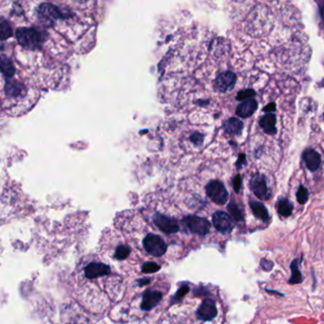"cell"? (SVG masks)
I'll return each instance as SVG.
<instances>
[{
	"label": "cell",
	"instance_id": "6da1fadb",
	"mask_svg": "<svg viewBox=\"0 0 324 324\" xmlns=\"http://www.w3.org/2000/svg\"><path fill=\"white\" fill-rule=\"evenodd\" d=\"M206 195L218 205H225L228 200V192L225 185L219 181H211L205 186Z\"/></svg>",
	"mask_w": 324,
	"mask_h": 324
},
{
	"label": "cell",
	"instance_id": "7a4b0ae2",
	"mask_svg": "<svg viewBox=\"0 0 324 324\" xmlns=\"http://www.w3.org/2000/svg\"><path fill=\"white\" fill-rule=\"evenodd\" d=\"M143 244L146 251L155 257L162 256L166 252V248H167L166 243L163 242V240L154 234L147 235V237L144 240Z\"/></svg>",
	"mask_w": 324,
	"mask_h": 324
},
{
	"label": "cell",
	"instance_id": "3957f363",
	"mask_svg": "<svg viewBox=\"0 0 324 324\" xmlns=\"http://www.w3.org/2000/svg\"><path fill=\"white\" fill-rule=\"evenodd\" d=\"M153 223L161 231L166 234H173L179 230V224L175 219L162 215L161 213L154 214Z\"/></svg>",
	"mask_w": 324,
	"mask_h": 324
},
{
	"label": "cell",
	"instance_id": "277c9868",
	"mask_svg": "<svg viewBox=\"0 0 324 324\" xmlns=\"http://www.w3.org/2000/svg\"><path fill=\"white\" fill-rule=\"evenodd\" d=\"M185 226L188 227V229L199 235H205L210 230V224L209 222L201 217L187 216L184 219Z\"/></svg>",
	"mask_w": 324,
	"mask_h": 324
},
{
	"label": "cell",
	"instance_id": "5b68a950",
	"mask_svg": "<svg viewBox=\"0 0 324 324\" xmlns=\"http://www.w3.org/2000/svg\"><path fill=\"white\" fill-rule=\"evenodd\" d=\"M237 81L236 76L231 72L222 73L217 76L215 80V88L221 92H227L231 90Z\"/></svg>",
	"mask_w": 324,
	"mask_h": 324
},
{
	"label": "cell",
	"instance_id": "8992f818",
	"mask_svg": "<svg viewBox=\"0 0 324 324\" xmlns=\"http://www.w3.org/2000/svg\"><path fill=\"white\" fill-rule=\"evenodd\" d=\"M250 186L254 194L256 195L259 199L266 200L269 197V192L267 188V184L265 178L262 175H254L251 179Z\"/></svg>",
	"mask_w": 324,
	"mask_h": 324
},
{
	"label": "cell",
	"instance_id": "52a82bcc",
	"mask_svg": "<svg viewBox=\"0 0 324 324\" xmlns=\"http://www.w3.org/2000/svg\"><path fill=\"white\" fill-rule=\"evenodd\" d=\"M217 307L216 303L213 300L206 299L202 304L200 305L198 311H197V316L200 320L208 322L213 320L217 316Z\"/></svg>",
	"mask_w": 324,
	"mask_h": 324
},
{
	"label": "cell",
	"instance_id": "ba28073f",
	"mask_svg": "<svg viewBox=\"0 0 324 324\" xmlns=\"http://www.w3.org/2000/svg\"><path fill=\"white\" fill-rule=\"evenodd\" d=\"M212 221L217 230L224 233L230 232L234 227L232 219L228 214L222 211H218L216 213H214V215L212 217Z\"/></svg>",
	"mask_w": 324,
	"mask_h": 324
},
{
	"label": "cell",
	"instance_id": "9c48e42d",
	"mask_svg": "<svg viewBox=\"0 0 324 324\" xmlns=\"http://www.w3.org/2000/svg\"><path fill=\"white\" fill-rule=\"evenodd\" d=\"M109 272L110 268L107 264L102 262H91L85 268V276L88 279H96L108 275Z\"/></svg>",
	"mask_w": 324,
	"mask_h": 324
},
{
	"label": "cell",
	"instance_id": "30bf717a",
	"mask_svg": "<svg viewBox=\"0 0 324 324\" xmlns=\"http://www.w3.org/2000/svg\"><path fill=\"white\" fill-rule=\"evenodd\" d=\"M162 295L161 292L147 290L143 296V301L141 303V308L145 311H150L152 308L158 305L161 302Z\"/></svg>",
	"mask_w": 324,
	"mask_h": 324
},
{
	"label": "cell",
	"instance_id": "8fae6325",
	"mask_svg": "<svg viewBox=\"0 0 324 324\" xmlns=\"http://www.w3.org/2000/svg\"><path fill=\"white\" fill-rule=\"evenodd\" d=\"M303 157L304 162L306 163L307 168L311 171L317 170L322 163L321 155L313 150H308V151L304 152Z\"/></svg>",
	"mask_w": 324,
	"mask_h": 324
},
{
	"label": "cell",
	"instance_id": "7c38bea8",
	"mask_svg": "<svg viewBox=\"0 0 324 324\" xmlns=\"http://www.w3.org/2000/svg\"><path fill=\"white\" fill-rule=\"evenodd\" d=\"M257 108H258V103L256 102V100L249 99L242 103L241 105H239L238 108L236 109V114L240 117L246 118L251 116L255 112Z\"/></svg>",
	"mask_w": 324,
	"mask_h": 324
},
{
	"label": "cell",
	"instance_id": "4fadbf2b",
	"mask_svg": "<svg viewBox=\"0 0 324 324\" xmlns=\"http://www.w3.org/2000/svg\"><path fill=\"white\" fill-rule=\"evenodd\" d=\"M276 122H277V118L276 115L274 114H266L264 115L260 121H259V126L261 127V129L264 130L265 133L267 134H275L277 132V128H276Z\"/></svg>",
	"mask_w": 324,
	"mask_h": 324
},
{
	"label": "cell",
	"instance_id": "5bb4252c",
	"mask_svg": "<svg viewBox=\"0 0 324 324\" xmlns=\"http://www.w3.org/2000/svg\"><path fill=\"white\" fill-rule=\"evenodd\" d=\"M250 206H251V209H252L254 215L258 219L263 221V222H267L269 220L268 211H267L266 207L262 204L258 203V202H251Z\"/></svg>",
	"mask_w": 324,
	"mask_h": 324
},
{
	"label": "cell",
	"instance_id": "9a60e30c",
	"mask_svg": "<svg viewBox=\"0 0 324 324\" xmlns=\"http://www.w3.org/2000/svg\"><path fill=\"white\" fill-rule=\"evenodd\" d=\"M224 128H225V130L227 131V133L237 135V134H240L241 131L243 130V122H241L239 119L230 118L225 123Z\"/></svg>",
	"mask_w": 324,
	"mask_h": 324
},
{
	"label": "cell",
	"instance_id": "2e32d148",
	"mask_svg": "<svg viewBox=\"0 0 324 324\" xmlns=\"http://www.w3.org/2000/svg\"><path fill=\"white\" fill-rule=\"evenodd\" d=\"M277 210L281 216H290L293 212V205L289 200L281 199L277 204Z\"/></svg>",
	"mask_w": 324,
	"mask_h": 324
},
{
	"label": "cell",
	"instance_id": "e0dca14e",
	"mask_svg": "<svg viewBox=\"0 0 324 324\" xmlns=\"http://www.w3.org/2000/svg\"><path fill=\"white\" fill-rule=\"evenodd\" d=\"M291 269L292 276L289 282L293 283V284L302 282L303 281V277H302V274H301V272L299 271V268H298V259H296V260H294L292 262Z\"/></svg>",
	"mask_w": 324,
	"mask_h": 324
},
{
	"label": "cell",
	"instance_id": "ac0fdd59",
	"mask_svg": "<svg viewBox=\"0 0 324 324\" xmlns=\"http://www.w3.org/2000/svg\"><path fill=\"white\" fill-rule=\"evenodd\" d=\"M130 249L129 246L127 245H119L116 250H115V253H114V257L117 259H127L130 255Z\"/></svg>",
	"mask_w": 324,
	"mask_h": 324
},
{
	"label": "cell",
	"instance_id": "d6986e66",
	"mask_svg": "<svg viewBox=\"0 0 324 324\" xmlns=\"http://www.w3.org/2000/svg\"><path fill=\"white\" fill-rule=\"evenodd\" d=\"M160 268H161V266L158 263H156L154 261H149L143 265L142 271L144 273L150 274V273H155V272L160 270Z\"/></svg>",
	"mask_w": 324,
	"mask_h": 324
},
{
	"label": "cell",
	"instance_id": "ffe728a7",
	"mask_svg": "<svg viewBox=\"0 0 324 324\" xmlns=\"http://www.w3.org/2000/svg\"><path fill=\"white\" fill-rule=\"evenodd\" d=\"M308 197H309V193H308V190L303 186V185H301L299 187V190L297 192V199H298V202L302 205H304L307 200H308Z\"/></svg>",
	"mask_w": 324,
	"mask_h": 324
},
{
	"label": "cell",
	"instance_id": "44dd1931",
	"mask_svg": "<svg viewBox=\"0 0 324 324\" xmlns=\"http://www.w3.org/2000/svg\"><path fill=\"white\" fill-rule=\"evenodd\" d=\"M228 210H229L230 214L236 221H242L243 220V215L241 213V210H240L238 205H235V204H230V205H228Z\"/></svg>",
	"mask_w": 324,
	"mask_h": 324
},
{
	"label": "cell",
	"instance_id": "7402d4cb",
	"mask_svg": "<svg viewBox=\"0 0 324 324\" xmlns=\"http://www.w3.org/2000/svg\"><path fill=\"white\" fill-rule=\"evenodd\" d=\"M255 95V91L253 89H246L243 90L237 95V100H245L249 98L253 97Z\"/></svg>",
	"mask_w": 324,
	"mask_h": 324
},
{
	"label": "cell",
	"instance_id": "603a6c76",
	"mask_svg": "<svg viewBox=\"0 0 324 324\" xmlns=\"http://www.w3.org/2000/svg\"><path fill=\"white\" fill-rule=\"evenodd\" d=\"M233 185H234V189H235V191H236L237 193H239V191H240V189H241V186H242V178H241L240 175L236 176V177L234 178V180H233Z\"/></svg>",
	"mask_w": 324,
	"mask_h": 324
},
{
	"label": "cell",
	"instance_id": "cb8c5ba5",
	"mask_svg": "<svg viewBox=\"0 0 324 324\" xmlns=\"http://www.w3.org/2000/svg\"><path fill=\"white\" fill-rule=\"evenodd\" d=\"M189 291V288L187 287V286H184V287H182L179 291H178V293H177V295H176V300H181L183 297H184L185 295H186V293L187 292Z\"/></svg>",
	"mask_w": 324,
	"mask_h": 324
},
{
	"label": "cell",
	"instance_id": "d4e9b609",
	"mask_svg": "<svg viewBox=\"0 0 324 324\" xmlns=\"http://www.w3.org/2000/svg\"><path fill=\"white\" fill-rule=\"evenodd\" d=\"M276 109V105L275 103H271L269 105H267L265 108H264V111L265 112H270V111H274Z\"/></svg>",
	"mask_w": 324,
	"mask_h": 324
},
{
	"label": "cell",
	"instance_id": "484cf974",
	"mask_svg": "<svg viewBox=\"0 0 324 324\" xmlns=\"http://www.w3.org/2000/svg\"><path fill=\"white\" fill-rule=\"evenodd\" d=\"M242 162H243V163H245V156L243 155V154H242V155H240V157H239V161L238 162H237V165L238 166H242Z\"/></svg>",
	"mask_w": 324,
	"mask_h": 324
},
{
	"label": "cell",
	"instance_id": "4316f807",
	"mask_svg": "<svg viewBox=\"0 0 324 324\" xmlns=\"http://www.w3.org/2000/svg\"></svg>",
	"mask_w": 324,
	"mask_h": 324
}]
</instances>
